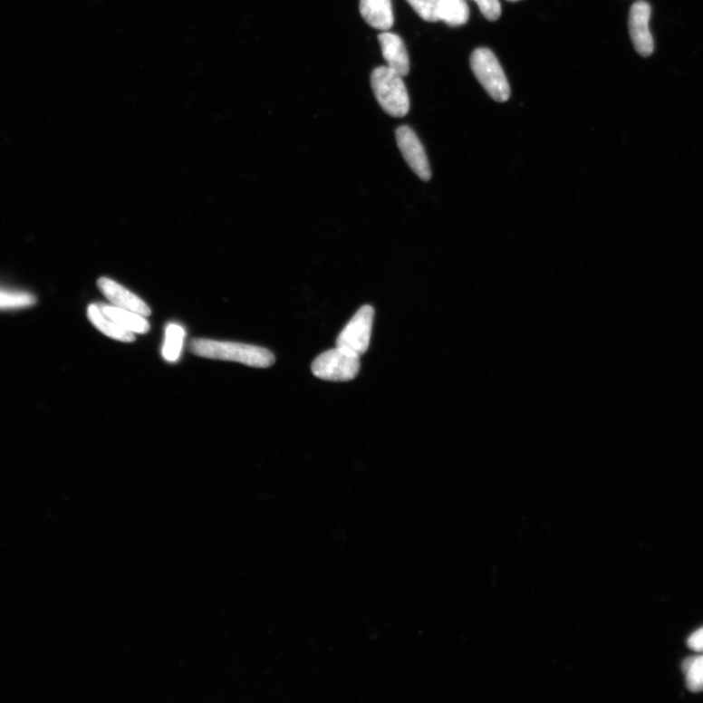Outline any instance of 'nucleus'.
I'll return each mask as SVG.
<instances>
[{"mask_svg":"<svg viewBox=\"0 0 703 703\" xmlns=\"http://www.w3.org/2000/svg\"><path fill=\"white\" fill-rule=\"evenodd\" d=\"M189 347L198 357L241 362L254 368H269L274 362L271 351L255 345L196 338L192 339Z\"/></svg>","mask_w":703,"mask_h":703,"instance_id":"1","label":"nucleus"},{"mask_svg":"<svg viewBox=\"0 0 703 703\" xmlns=\"http://www.w3.org/2000/svg\"><path fill=\"white\" fill-rule=\"evenodd\" d=\"M403 78L387 66L375 69L371 75L375 98L387 114L394 118H403L409 111V97Z\"/></svg>","mask_w":703,"mask_h":703,"instance_id":"2","label":"nucleus"},{"mask_svg":"<svg viewBox=\"0 0 703 703\" xmlns=\"http://www.w3.org/2000/svg\"><path fill=\"white\" fill-rule=\"evenodd\" d=\"M470 65L477 80L496 102H506L511 90L504 69L496 55L487 48L476 49Z\"/></svg>","mask_w":703,"mask_h":703,"instance_id":"3","label":"nucleus"},{"mask_svg":"<svg viewBox=\"0 0 703 703\" xmlns=\"http://www.w3.org/2000/svg\"><path fill=\"white\" fill-rule=\"evenodd\" d=\"M360 356L338 347L325 351L312 363V371L316 378L328 381H350L360 371Z\"/></svg>","mask_w":703,"mask_h":703,"instance_id":"4","label":"nucleus"},{"mask_svg":"<svg viewBox=\"0 0 703 703\" xmlns=\"http://www.w3.org/2000/svg\"><path fill=\"white\" fill-rule=\"evenodd\" d=\"M374 310L362 306L338 335L336 346L346 349L360 357L365 354L371 343Z\"/></svg>","mask_w":703,"mask_h":703,"instance_id":"5","label":"nucleus"},{"mask_svg":"<svg viewBox=\"0 0 703 703\" xmlns=\"http://www.w3.org/2000/svg\"><path fill=\"white\" fill-rule=\"evenodd\" d=\"M396 140L401 155L413 172L424 181L430 180L429 161L416 132L409 127H400L396 131Z\"/></svg>","mask_w":703,"mask_h":703,"instance_id":"6","label":"nucleus"},{"mask_svg":"<svg viewBox=\"0 0 703 703\" xmlns=\"http://www.w3.org/2000/svg\"><path fill=\"white\" fill-rule=\"evenodd\" d=\"M651 8L644 0H639L635 3L630 14V34L636 52L643 56L649 57L654 53V39L650 31V19Z\"/></svg>","mask_w":703,"mask_h":703,"instance_id":"7","label":"nucleus"},{"mask_svg":"<svg viewBox=\"0 0 703 703\" xmlns=\"http://www.w3.org/2000/svg\"><path fill=\"white\" fill-rule=\"evenodd\" d=\"M97 284L100 292L107 297L111 304L140 313V315L146 318L150 316L152 311H150L144 301L115 281L101 278L98 280Z\"/></svg>","mask_w":703,"mask_h":703,"instance_id":"8","label":"nucleus"},{"mask_svg":"<svg viewBox=\"0 0 703 703\" xmlns=\"http://www.w3.org/2000/svg\"><path fill=\"white\" fill-rule=\"evenodd\" d=\"M379 41L387 67L406 77L409 72V58L403 40L387 31L379 35Z\"/></svg>","mask_w":703,"mask_h":703,"instance_id":"9","label":"nucleus"},{"mask_svg":"<svg viewBox=\"0 0 703 703\" xmlns=\"http://www.w3.org/2000/svg\"><path fill=\"white\" fill-rule=\"evenodd\" d=\"M360 12L374 29L387 32L393 27L392 0H360Z\"/></svg>","mask_w":703,"mask_h":703,"instance_id":"10","label":"nucleus"},{"mask_svg":"<svg viewBox=\"0 0 703 703\" xmlns=\"http://www.w3.org/2000/svg\"><path fill=\"white\" fill-rule=\"evenodd\" d=\"M87 316L95 328L106 336L121 342L130 343L135 342L134 333L124 330L115 321L106 316L98 304H91L88 307Z\"/></svg>","mask_w":703,"mask_h":703,"instance_id":"11","label":"nucleus"},{"mask_svg":"<svg viewBox=\"0 0 703 703\" xmlns=\"http://www.w3.org/2000/svg\"><path fill=\"white\" fill-rule=\"evenodd\" d=\"M106 316L115 321L124 330L132 333L145 334L149 331V323L140 313L117 306L98 304Z\"/></svg>","mask_w":703,"mask_h":703,"instance_id":"12","label":"nucleus"},{"mask_svg":"<svg viewBox=\"0 0 703 703\" xmlns=\"http://www.w3.org/2000/svg\"><path fill=\"white\" fill-rule=\"evenodd\" d=\"M470 11L466 0H439L438 16L450 27H460L469 20Z\"/></svg>","mask_w":703,"mask_h":703,"instance_id":"13","label":"nucleus"},{"mask_svg":"<svg viewBox=\"0 0 703 703\" xmlns=\"http://www.w3.org/2000/svg\"><path fill=\"white\" fill-rule=\"evenodd\" d=\"M35 303V296L31 293L0 285V311L29 308Z\"/></svg>","mask_w":703,"mask_h":703,"instance_id":"14","label":"nucleus"},{"mask_svg":"<svg viewBox=\"0 0 703 703\" xmlns=\"http://www.w3.org/2000/svg\"><path fill=\"white\" fill-rule=\"evenodd\" d=\"M186 332L181 325L170 323L167 326L166 341L162 348V356L169 362L178 361L184 345Z\"/></svg>","mask_w":703,"mask_h":703,"instance_id":"15","label":"nucleus"},{"mask_svg":"<svg viewBox=\"0 0 703 703\" xmlns=\"http://www.w3.org/2000/svg\"><path fill=\"white\" fill-rule=\"evenodd\" d=\"M686 684L690 692L703 690V655L686 659L682 664Z\"/></svg>","mask_w":703,"mask_h":703,"instance_id":"16","label":"nucleus"},{"mask_svg":"<svg viewBox=\"0 0 703 703\" xmlns=\"http://www.w3.org/2000/svg\"><path fill=\"white\" fill-rule=\"evenodd\" d=\"M407 3L423 20L433 23L439 21L438 16L439 0H407Z\"/></svg>","mask_w":703,"mask_h":703,"instance_id":"17","label":"nucleus"},{"mask_svg":"<svg viewBox=\"0 0 703 703\" xmlns=\"http://www.w3.org/2000/svg\"><path fill=\"white\" fill-rule=\"evenodd\" d=\"M478 5L482 14L489 21H496L501 15L499 0H473Z\"/></svg>","mask_w":703,"mask_h":703,"instance_id":"18","label":"nucleus"},{"mask_svg":"<svg viewBox=\"0 0 703 703\" xmlns=\"http://www.w3.org/2000/svg\"><path fill=\"white\" fill-rule=\"evenodd\" d=\"M687 644L689 649L703 652V627L689 637Z\"/></svg>","mask_w":703,"mask_h":703,"instance_id":"19","label":"nucleus"},{"mask_svg":"<svg viewBox=\"0 0 703 703\" xmlns=\"http://www.w3.org/2000/svg\"><path fill=\"white\" fill-rule=\"evenodd\" d=\"M508 2L515 3V2H519V0H508Z\"/></svg>","mask_w":703,"mask_h":703,"instance_id":"20","label":"nucleus"}]
</instances>
